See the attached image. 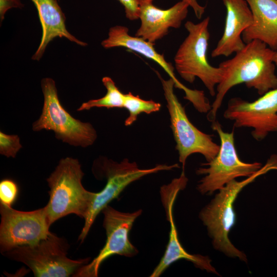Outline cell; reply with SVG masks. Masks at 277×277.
Masks as SVG:
<instances>
[{"instance_id": "1", "label": "cell", "mask_w": 277, "mask_h": 277, "mask_svg": "<svg viewBox=\"0 0 277 277\" xmlns=\"http://www.w3.org/2000/svg\"><path fill=\"white\" fill-rule=\"evenodd\" d=\"M274 52L264 42L254 39L246 44L232 58L219 64L222 76L216 86L211 109L207 113L209 121L212 123L216 120L225 96L237 85L245 84L248 88L255 89L260 95L277 88L275 65L273 61Z\"/></svg>"}, {"instance_id": "2", "label": "cell", "mask_w": 277, "mask_h": 277, "mask_svg": "<svg viewBox=\"0 0 277 277\" xmlns=\"http://www.w3.org/2000/svg\"><path fill=\"white\" fill-rule=\"evenodd\" d=\"M277 170V155H273L254 174L242 181L233 180L219 190L212 201L200 212L199 217L206 226L213 247L225 255L247 262L246 254L230 242L228 235L236 221L234 203L240 192L258 177Z\"/></svg>"}, {"instance_id": "3", "label": "cell", "mask_w": 277, "mask_h": 277, "mask_svg": "<svg viewBox=\"0 0 277 277\" xmlns=\"http://www.w3.org/2000/svg\"><path fill=\"white\" fill-rule=\"evenodd\" d=\"M84 175L78 160L67 157L60 161L47 178L50 199L45 207L50 225L70 214L84 219L87 217L96 192L83 187Z\"/></svg>"}, {"instance_id": "4", "label": "cell", "mask_w": 277, "mask_h": 277, "mask_svg": "<svg viewBox=\"0 0 277 277\" xmlns=\"http://www.w3.org/2000/svg\"><path fill=\"white\" fill-rule=\"evenodd\" d=\"M209 22L208 16L197 24L186 22L185 27L188 34L177 50L174 61L175 68L182 78L192 83L198 77L210 94L214 96L215 87L222 76V70L220 67L211 66L207 60Z\"/></svg>"}, {"instance_id": "5", "label": "cell", "mask_w": 277, "mask_h": 277, "mask_svg": "<svg viewBox=\"0 0 277 277\" xmlns=\"http://www.w3.org/2000/svg\"><path fill=\"white\" fill-rule=\"evenodd\" d=\"M41 87L44 104L40 116L33 123V131L51 130L57 139L75 147L92 145L97 138L95 129L90 123L74 118L63 107L54 81L44 78Z\"/></svg>"}, {"instance_id": "6", "label": "cell", "mask_w": 277, "mask_h": 277, "mask_svg": "<svg viewBox=\"0 0 277 277\" xmlns=\"http://www.w3.org/2000/svg\"><path fill=\"white\" fill-rule=\"evenodd\" d=\"M211 127L219 136L220 150L213 160L202 164L205 167H200L196 171L197 174L204 175L196 187L202 194H211L237 177H249L263 166L259 162L249 163L240 160L235 148L234 130L224 131L216 120L212 122Z\"/></svg>"}, {"instance_id": "7", "label": "cell", "mask_w": 277, "mask_h": 277, "mask_svg": "<svg viewBox=\"0 0 277 277\" xmlns=\"http://www.w3.org/2000/svg\"><path fill=\"white\" fill-rule=\"evenodd\" d=\"M67 246L63 239L51 233L35 245L15 247L6 254L25 264L35 276L67 277L74 275L90 261L89 258L69 259L67 256Z\"/></svg>"}, {"instance_id": "8", "label": "cell", "mask_w": 277, "mask_h": 277, "mask_svg": "<svg viewBox=\"0 0 277 277\" xmlns=\"http://www.w3.org/2000/svg\"><path fill=\"white\" fill-rule=\"evenodd\" d=\"M156 73L162 83L170 116V128L183 171L187 158L192 154L200 153L207 162L211 161L217 154L220 145L213 141L212 135L198 129L190 121L184 107L174 93V81L170 78L165 80L157 71Z\"/></svg>"}, {"instance_id": "9", "label": "cell", "mask_w": 277, "mask_h": 277, "mask_svg": "<svg viewBox=\"0 0 277 277\" xmlns=\"http://www.w3.org/2000/svg\"><path fill=\"white\" fill-rule=\"evenodd\" d=\"M94 165L98 173L106 179V184L100 192L96 193L89 212L84 219V225L78 238L82 242L99 213L131 183L150 174L180 167L177 164H159L151 168L141 169L136 163L131 162L127 159L116 162L106 157L98 159Z\"/></svg>"}, {"instance_id": "10", "label": "cell", "mask_w": 277, "mask_h": 277, "mask_svg": "<svg viewBox=\"0 0 277 277\" xmlns=\"http://www.w3.org/2000/svg\"><path fill=\"white\" fill-rule=\"evenodd\" d=\"M0 247L3 253L35 245L51 233L45 206L31 211L14 209L1 203Z\"/></svg>"}, {"instance_id": "11", "label": "cell", "mask_w": 277, "mask_h": 277, "mask_svg": "<svg viewBox=\"0 0 277 277\" xmlns=\"http://www.w3.org/2000/svg\"><path fill=\"white\" fill-rule=\"evenodd\" d=\"M102 212L107 236L106 243L97 256L91 262L81 267L73 276H97L101 264L108 258L115 254L132 257L138 252L130 241L129 234L134 221L142 214V210L123 212L107 205Z\"/></svg>"}, {"instance_id": "12", "label": "cell", "mask_w": 277, "mask_h": 277, "mask_svg": "<svg viewBox=\"0 0 277 277\" xmlns=\"http://www.w3.org/2000/svg\"><path fill=\"white\" fill-rule=\"evenodd\" d=\"M223 116L234 122V127L251 128L258 141L277 131V88L271 90L251 102L239 97L231 98Z\"/></svg>"}, {"instance_id": "13", "label": "cell", "mask_w": 277, "mask_h": 277, "mask_svg": "<svg viewBox=\"0 0 277 277\" xmlns=\"http://www.w3.org/2000/svg\"><path fill=\"white\" fill-rule=\"evenodd\" d=\"M188 181L186 175L181 174L179 177L173 179L171 183L161 188V200L165 208L167 220L170 223V229L168 243L164 255L151 274V277L160 276L170 265L181 259L191 262L196 267L202 270L219 275L211 265V260L208 256L189 253L179 240L173 219V207L179 192L185 188Z\"/></svg>"}, {"instance_id": "14", "label": "cell", "mask_w": 277, "mask_h": 277, "mask_svg": "<svg viewBox=\"0 0 277 277\" xmlns=\"http://www.w3.org/2000/svg\"><path fill=\"white\" fill-rule=\"evenodd\" d=\"M128 32V28L125 26L117 25L112 27L109 29L108 37L102 42L101 45L106 49L126 48L156 62L174 81V87L184 91L185 96L184 98L190 102L199 112L207 113L210 110L211 105L204 92L189 89L181 83L175 75L174 68L171 63L167 62L164 55L156 51L154 44L139 37L132 36Z\"/></svg>"}, {"instance_id": "15", "label": "cell", "mask_w": 277, "mask_h": 277, "mask_svg": "<svg viewBox=\"0 0 277 277\" xmlns=\"http://www.w3.org/2000/svg\"><path fill=\"white\" fill-rule=\"evenodd\" d=\"M189 7L182 0L167 9L159 8L152 3L140 4L141 25L135 36L154 44L168 34L169 28L181 27L187 16Z\"/></svg>"}, {"instance_id": "16", "label": "cell", "mask_w": 277, "mask_h": 277, "mask_svg": "<svg viewBox=\"0 0 277 277\" xmlns=\"http://www.w3.org/2000/svg\"><path fill=\"white\" fill-rule=\"evenodd\" d=\"M226 9L224 32L211 56H228L244 48L242 35L253 22V16L246 0H222Z\"/></svg>"}, {"instance_id": "17", "label": "cell", "mask_w": 277, "mask_h": 277, "mask_svg": "<svg viewBox=\"0 0 277 277\" xmlns=\"http://www.w3.org/2000/svg\"><path fill=\"white\" fill-rule=\"evenodd\" d=\"M253 16L252 24L242 35L245 44L258 39L277 50V0H246Z\"/></svg>"}, {"instance_id": "18", "label": "cell", "mask_w": 277, "mask_h": 277, "mask_svg": "<svg viewBox=\"0 0 277 277\" xmlns=\"http://www.w3.org/2000/svg\"><path fill=\"white\" fill-rule=\"evenodd\" d=\"M36 8L42 28L40 44L32 57L39 61L50 42L56 37H65L80 46L87 44L80 41L70 34L65 25V16L57 0H31Z\"/></svg>"}, {"instance_id": "19", "label": "cell", "mask_w": 277, "mask_h": 277, "mask_svg": "<svg viewBox=\"0 0 277 277\" xmlns=\"http://www.w3.org/2000/svg\"><path fill=\"white\" fill-rule=\"evenodd\" d=\"M102 82L107 89L106 94L101 98L83 103L77 111L89 110L94 107L124 108L125 94L116 86L114 82L110 77L105 76Z\"/></svg>"}, {"instance_id": "20", "label": "cell", "mask_w": 277, "mask_h": 277, "mask_svg": "<svg viewBox=\"0 0 277 277\" xmlns=\"http://www.w3.org/2000/svg\"><path fill=\"white\" fill-rule=\"evenodd\" d=\"M161 107L160 103L153 100H144L131 92L124 94V108L127 109L129 115L125 121V125H131L141 113L149 114L157 112Z\"/></svg>"}, {"instance_id": "21", "label": "cell", "mask_w": 277, "mask_h": 277, "mask_svg": "<svg viewBox=\"0 0 277 277\" xmlns=\"http://www.w3.org/2000/svg\"><path fill=\"white\" fill-rule=\"evenodd\" d=\"M22 148L20 138L16 134H7L0 132V153L7 157L14 158Z\"/></svg>"}, {"instance_id": "22", "label": "cell", "mask_w": 277, "mask_h": 277, "mask_svg": "<svg viewBox=\"0 0 277 277\" xmlns=\"http://www.w3.org/2000/svg\"><path fill=\"white\" fill-rule=\"evenodd\" d=\"M18 194V187L12 180L5 179L0 183L1 203L11 206Z\"/></svg>"}, {"instance_id": "23", "label": "cell", "mask_w": 277, "mask_h": 277, "mask_svg": "<svg viewBox=\"0 0 277 277\" xmlns=\"http://www.w3.org/2000/svg\"><path fill=\"white\" fill-rule=\"evenodd\" d=\"M124 8L127 18L133 21L139 18L140 3L138 0H117Z\"/></svg>"}, {"instance_id": "24", "label": "cell", "mask_w": 277, "mask_h": 277, "mask_svg": "<svg viewBox=\"0 0 277 277\" xmlns=\"http://www.w3.org/2000/svg\"><path fill=\"white\" fill-rule=\"evenodd\" d=\"M24 5L21 0H0V16L1 22L6 12L12 8H22Z\"/></svg>"}, {"instance_id": "25", "label": "cell", "mask_w": 277, "mask_h": 277, "mask_svg": "<svg viewBox=\"0 0 277 277\" xmlns=\"http://www.w3.org/2000/svg\"><path fill=\"white\" fill-rule=\"evenodd\" d=\"M187 3L191 7L198 19H201L205 12L206 7L199 5L196 0H182Z\"/></svg>"}, {"instance_id": "26", "label": "cell", "mask_w": 277, "mask_h": 277, "mask_svg": "<svg viewBox=\"0 0 277 277\" xmlns=\"http://www.w3.org/2000/svg\"><path fill=\"white\" fill-rule=\"evenodd\" d=\"M273 61L275 65V66H277V50L275 51L273 57Z\"/></svg>"}, {"instance_id": "27", "label": "cell", "mask_w": 277, "mask_h": 277, "mask_svg": "<svg viewBox=\"0 0 277 277\" xmlns=\"http://www.w3.org/2000/svg\"><path fill=\"white\" fill-rule=\"evenodd\" d=\"M140 4L144 3H152L153 0H138Z\"/></svg>"}, {"instance_id": "28", "label": "cell", "mask_w": 277, "mask_h": 277, "mask_svg": "<svg viewBox=\"0 0 277 277\" xmlns=\"http://www.w3.org/2000/svg\"><path fill=\"white\" fill-rule=\"evenodd\" d=\"M57 1H59V0H57Z\"/></svg>"}]
</instances>
